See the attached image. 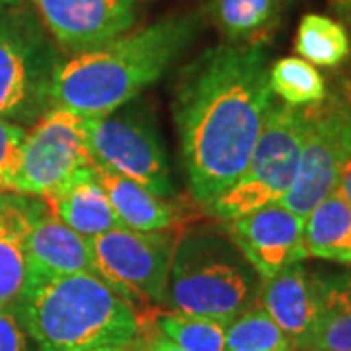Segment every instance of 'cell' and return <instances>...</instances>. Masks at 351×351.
<instances>
[{"label": "cell", "instance_id": "6da1fadb", "mask_svg": "<svg viewBox=\"0 0 351 351\" xmlns=\"http://www.w3.org/2000/svg\"><path fill=\"white\" fill-rule=\"evenodd\" d=\"M271 108L262 47L217 45L182 71L172 112L197 203H213L242 176Z\"/></svg>", "mask_w": 351, "mask_h": 351}, {"label": "cell", "instance_id": "7a4b0ae2", "mask_svg": "<svg viewBox=\"0 0 351 351\" xmlns=\"http://www.w3.org/2000/svg\"><path fill=\"white\" fill-rule=\"evenodd\" d=\"M197 14L168 16L61 61L51 106L101 115L133 101L172 66L199 32Z\"/></svg>", "mask_w": 351, "mask_h": 351}, {"label": "cell", "instance_id": "3957f363", "mask_svg": "<svg viewBox=\"0 0 351 351\" xmlns=\"http://www.w3.org/2000/svg\"><path fill=\"white\" fill-rule=\"evenodd\" d=\"M16 313L39 351L125 348L138 334L133 304L96 274H53L27 263Z\"/></svg>", "mask_w": 351, "mask_h": 351}, {"label": "cell", "instance_id": "277c9868", "mask_svg": "<svg viewBox=\"0 0 351 351\" xmlns=\"http://www.w3.org/2000/svg\"><path fill=\"white\" fill-rule=\"evenodd\" d=\"M262 277L217 226L176 239L166 302L172 311L232 322L258 302Z\"/></svg>", "mask_w": 351, "mask_h": 351}, {"label": "cell", "instance_id": "5b68a950", "mask_svg": "<svg viewBox=\"0 0 351 351\" xmlns=\"http://www.w3.org/2000/svg\"><path fill=\"white\" fill-rule=\"evenodd\" d=\"M304 127V108L274 104L246 170L207 207L219 219L232 221L279 203L297 178Z\"/></svg>", "mask_w": 351, "mask_h": 351}, {"label": "cell", "instance_id": "8992f818", "mask_svg": "<svg viewBox=\"0 0 351 351\" xmlns=\"http://www.w3.org/2000/svg\"><path fill=\"white\" fill-rule=\"evenodd\" d=\"M84 129L88 154L96 166L137 182L162 199L174 197L168 152L147 110L129 101L115 112L86 115Z\"/></svg>", "mask_w": 351, "mask_h": 351}, {"label": "cell", "instance_id": "52a82bcc", "mask_svg": "<svg viewBox=\"0 0 351 351\" xmlns=\"http://www.w3.org/2000/svg\"><path fill=\"white\" fill-rule=\"evenodd\" d=\"M55 49L29 14L8 12L0 24V119L34 125L51 106Z\"/></svg>", "mask_w": 351, "mask_h": 351}, {"label": "cell", "instance_id": "ba28073f", "mask_svg": "<svg viewBox=\"0 0 351 351\" xmlns=\"http://www.w3.org/2000/svg\"><path fill=\"white\" fill-rule=\"evenodd\" d=\"M176 237L138 232L125 226L88 239L94 274L127 299L143 297L164 304Z\"/></svg>", "mask_w": 351, "mask_h": 351}, {"label": "cell", "instance_id": "9c48e42d", "mask_svg": "<svg viewBox=\"0 0 351 351\" xmlns=\"http://www.w3.org/2000/svg\"><path fill=\"white\" fill-rule=\"evenodd\" d=\"M304 115L297 178L279 201L301 219L338 188L341 152L351 129V101L348 94L332 92L320 104L304 108Z\"/></svg>", "mask_w": 351, "mask_h": 351}, {"label": "cell", "instance_id": "30bf717a", "mask_svg": "<svg viewBox=\"0 0 351 351\" xmlns=\"http://www.w3.org/2000/svg\"><path fill=\"white\" fill-rule=\"evenodd\" d=\"M90 162L84 117L49 108L25 135L14 193L47 199Z\"/></svg>", "mask_w": 351, "mask_h": 351}, {"label": "cell", "instance_id": "8fae6325", "mask_svg": "<svg viewBox=\"0 0 351 351\" xmlns=\"http://www.w3.org/2000/svg\"><path fill=\"white\" fill-rule=\"evenodd\" d=\"M304 219L281 203L226 221V234L258 276L269 279L293 263L306 260Z\"/></svg>", "mask_w": 351, "mask_h": 351}, {"label": "cell", "instance_id": "7c38bea8", "mask_svg": "<svg viewBox=\"0 0 351 351\" xmlns=\"http://www.w3.org/2000/svg\"><path fill=\"white\" fill-rule=\"evenodd\" d=\"M34 4L55 41L80 53L125 34L137 18L138 0H34Z\"/></svg>", "mask_w": 351, "mask_h": 351}, {"label": "cell", "instance_id": "4fadbf2b", "mask_svg": "<svg viewBox=\"0 0 351 351\" xmlns=\"http://www.w3.org/2000/svg\"><path fill=\"white\" fill-rule=\"evenodd\" d=\"M258 304L281 328L295 351H308L318 320V285L302 262L263 279Z\"/></svg>", "mask_w": 351, "mask_h": 351}, {"label": "cell", "instance_id": "5bb4252c", "mask_svg": "<svg viewBox=\"0 0 351 351\" xmlns=\"http://www.w3.org/2000/svg\"><path fill=\"white\" fill-rule=\"evenodd\" d=\"M45 199L22 193H0V308L22 295L27 274V239Z\"/></svg>", "mask_w": 351, "mask_h": 351}, {"label": "cell", "instance_id": "9a60e30c", "mask_svg": "<svg viewBox=\"0 0 351 351\" xmlns=\"http://www.w3.org/2000/svg\"><path fill=\"white\" fill-rule=\"evenodd\" d=\"M45 201L55 217H59L64 225L84 239H92L121 226L96 178L94 162L75 172Z\"/></svg>", "mask_w": 351, "mask_h": 351}, {"label": "cell", "instance_id": "2e32d148", "mask_svg": "<svg viewBox=\"0 0 351 351\" xmlns=\"http://www.w3.org/2000/svg\"><path fill=\"white\" fill-rule=\"evenodd\" d=\"M47 203V201H45ZM27 263L53 274H94L88 239L64 225L45 205L27 239Z\"/></svg>", "mask_w": 351, "mask_h": 351}, {"label": "cell", "instance_id": "e0dca14e", "mask_svg": "<svg viewBox=\"0 0 351 351\" xmlns=\"http://www.w3.org/2000/svg\"><path fill=\"white\" fill-rule=\"evenodd\" d=\"M94 172L121 226L138 232H156L168 230L176 223L178 213L170 199H162L147 188L138 186L137 182L113 174L96 164Z\"/></svg>", "mask_w": 351, "mask_h": 351}, {"label": "cell", "instance_id": "ac0fdd59", "mask_svg": "<svg viewBox=\"0 0 351 351\" xmlns=\"http://www.w3.org/2000/svg\"><path fill=\"white\" fill-rule=\"evenodd\" d=\"M306 258L351 265V203L336 189L304 219Z\"/></svg>", "mask_w": 351, "mask_h": 351}, {"label": "cell", "instance_id": "d6986e66", "mask_svg": "<svg viewBox=\"0 0 351 351\" xmlns=\"http://www.w3.org/2000/svg\"><path fill=\"white\" fill-rule=\"evenodd\" d=\"M318 320L308 351H351V271L316 274Z\"/></svg>", "mask_w": 351, "mask_h": 351}, {"label": "cell", "instance_id": "ffe728a7", "mask_svg": "<svg viewBox=\"0 0 351 351\" xmlns=\"http://www.w3.org/2000/svg\"><path fill=\"white\" fill-rule=\"evenodd\" d=\"M283 0H209L207 14L234 45L262 47L271 38Z\"/></svg>", "mask_w": 351, "mask_h": 351}, {"label": "cell", "instance_id": "44dd1931", "mask_svg": "<svg viewBox=\"0 0 351 351\" xmlns=\"http://www.w3.org/2000/svg\"><path fill=\"white\" fill-rule=\"evenodd\" d=\"M295 53L314 66L336 69L350 59V34L330 16L304 14L295 34Z\"/></svg>", "mask_w": 351, "mask_h": 351}, {"label": "cell", "instance_id": "7402d4cb", "mask_svg": "<svg viewBox=\"0 0 351 351\" xmlns=\"http://www.w3.org/2000/svg\"><path fill=\"white\" fill-rule=\"evenodd\" d=\"M271 94L293 108L314 106L326 98V80L314 64L301 57H283L269 69Z\"/></svg>", "mask_w": 351, "mask_h": 351}, {"label": "cell", "instance_id": "603a6c76", "mask_svg": "<svg viewBox=\"0 0 351 351\" xmlns=\"http://www.w3.org/2000/svg\"><path fill=\"white\" fill-rule=\"evenodd\" d=\"M230 322L184 313L158 316L156 326L182 351H226V326Z\"/></svg>", "mask_w": 351, "mask_h": 351}, {"label": "cell", "instance_id": "cb8c5ba5", "mask_svg": "<svg viewBox=\"0 0 351 351\" xmlns=\"http://www.w3.org/2000/svg\"><path fill=\"white\" fill-rule=\"evenodd\" d=\"M226 351H295V348L256 302L226 326Z\"/></svg>", "mask_w": 351, "mask_h": 351}, {"label": "cell", "instance_id": "d4e9b609", "mask_svg": "<svg viewBox=\"0 0 351 351\" xmlns=\"http://www.w3.org/2000/svg\"><path fill=\"white\" fill-rule=\"evenodd\" d=\"M25 135V127L0 119V193L14 191V184L22 164Z\"/></svg>", "mask_w": 351, "mask_h": 351}, {"label": "cell", "instance_id": "484cf974", "mask_svg": "<svg viewBox=\"0 0 351 351\" xmlns=\"http://www.w3.org/2000/svg\"><path fill=\"white\" fill-rule=\"evenodd\" d=\"M0 351H39L20 322L14 304L0 308Z\"/></svg>", "mask_w": 351, "mask_h": 351}, {"label": "cell", "instance_id": "4316f807", "mask_svg": "<svg viewBox=\"0 0 351 351\" xmlns=\"http://www.w3.org/2000/svg\"><path fill=\"white\" fill-rule=\"evenodd\" d=\"M133 341H135V348L131 351H182L172 339L164 336L160 330H154L145 338H138L137 334V338Z\"/></svg>", "mask_w": 351, "mask_h": 351}, {"label": "cell", "instance_id": "83f0119b", "mask_svg": "<svg viewBox=\"0 0 351 351\" xmlns=\"http://www.w3.org/2000/svg\"><path fill=\"white\" fill-rule=\"evenodd\" d=\"M341 195L351 203V129L346 137L343 152H341V164H339V180L338 188Z\"/></svg>", "mask_w": 351, "mask_h": 351}, {"label": "cell", "instance_id": "f1b7e54d", "mask_svg": "<svg viewBox=\"0 0 351 351\" xmlns=\"http://www.w3.org/2000/svg\"><path fill=\"white\" fill-rule=\"evenodd\" d=\"M330 6L334 8V12L351 22V0H330Z\"/></svg>", "mask_w": 351, "mask_h": 351}, {"label": "cell", "instance_id": "f546056e", "mask_svg": "<svg viewBox=\"0 0 351 351\" xmlns=\"http://www.w3.org/2000/svg\"><path fill=\"white\" fill-rule=\"evenodd\" d=\"M24 0H0V4L2 6H6V8H14V6H20Z\"/></svg>", "mask_w": 351, "mask_h": 351}, {"label": "cell", "instance_id": "4dcf8cb0", "mask_svg": "<svg viewBox=\"0 0 351 351\" xmlns=\"http://www.w3.org/2000/svg\"><path fill=\"white\" fill-rule=\"evenodd\" d=\"M92 351H127L125 348H115V346H106V348H98V350Z\"/></svg>", "mask_w": 351, "mask_h": 351}, {"label": "cell", "instance_id": "1f68e13d", "mask_svg": "<svg viewBox=\"0 0 351 351\" xmlns=\"http://www.w3.org/2000/svg\"><path fill=\"white\" fill-rule=\"evenodd\" d=\"M8 12H10V10H8L6 6H2V4H0V24L4 22V18L8 16Z\"/></svg>", "mask_w": 351, "mask_h": 351}]
</instances>
